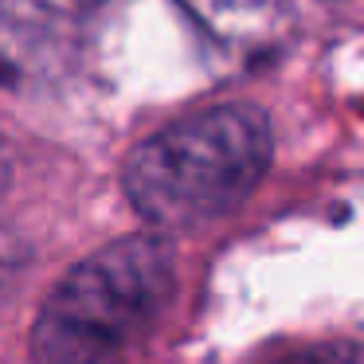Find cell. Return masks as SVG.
<instances>
[{
	"label": "cell",
	"mask_w": 364,
	"mask_h": 364,
	"mask_svg": "<svg viewBox=\"0 0 364 364\" xmlns=\"http://www.w3.org/2000/svg\"><path fill=\"white\" fill-rule=\"evenodd\" d=\"M267 364H364L360 341H314V345L278 348Z\"/></svg>",
	"instance_id": "277c9868"
},
{
	"label": "cell",
	"mask_w": 364,
	"mask_h": 364,
	"mask_svg": "<svg viewBox=\"0 0 364 364\" xmlns=\"http://www.w3.org/2000/svg\"><path fill=\"white\" fill-rule=\"evenodd\" d=\"M176 255L161 231H141L87 255L48 294L32 325L36 364H122L165 317Z\"/></svg>",
	"instance_id": "7a4b0ae2"
},
{
	"label": "cell",
	"mask_w": 364,
	"mask_h": 364,
	"mask_svg": "<svg viewBox=\"0 0 364 364\" xmlns=\"http://www.w3.org/2000/svg\"><path fill=\"white\" fill-rule=\"evenodd\" d=\"M270 157L274 134L262 110L208 106L145 137L122 168V188L157 231L208 228L259 188Z\"/></svg>",
	"instance_id": "6da1fadb"
},
{
	"label": "cell",
	"mask_w": 364,
	"mask_h": 364,
	"mask_svg": "<svg viewBox=\"0 0 364 364\" xmlns=\"http://www.w3.org/2000/svg\"><path fill=\"white\" fill-rule=\"evenodd\" d=\"M181 9L220 48L243 55L274 48L294 24V0H181Z\"/></svg>",
	"instance_id": "3957f363"
}]
</instances>
